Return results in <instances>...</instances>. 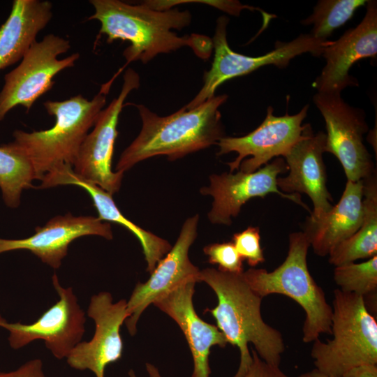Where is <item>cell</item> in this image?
<instances>
[{
    "mask_svg": "<svg viewBox=\"0 0 377 377\" xmlns=\"http://www.w3.org/2000/svg\"><path fill=\"white\" fill-rule=\"evenodd\" d=\"M95 12L88 20L100 22L99 34L107 42L115 40L130 43L123 52L126 64L135 61L147 64L159 54L170 53L189 46L202 59L209 58L212 40L208 36L191 34L179 36L172 29L181 30L191 22V13L178 8L158 10L144 2L131 5L119 0H91Z\"/></svg>",
    "mask_w": 377,
    "mask_h": 377,
    "instance_id": "1",
    "label": "cell"
},
{
    "mask_svg": "<svg viewBox=\"0 0 377 377\" xmlns=\"http://www.w3.org/2000/svg\"><path fill=\"white\" fill-rule=\"evenodd\" d=\"M199 281L206 283L218 300L214 308H207L204 312L214 317L228 343L239 349V365L233 377H244L253 362L249 343L263 360L279 367L285 350L282 335L263 320L260 310L263 298L251 290L242 273L206 268L200 270Z\"/></svg>",
    "mask_w": 377,
    "mask_h": 377,
    "instance_id": "2",
    "label": "cell"
},
{
    "mask_svg": "<svg viewBox=\"0 0 377 377\" xmlns=\"http://www.w3.org/2000/svg\"><path fill=\"white\" fill-rule=\"evenodd\" d=\"M228 99L226 94L214 96L198 106L161 117L142 104L135 105L142 120L135 139L121 153L117 172H124L136 163L156 156L175 161L216 145L224 137L219 110Z\"/></svg>",
    "mask_w": 377,
    "mask_h": 377,
    "instance_id": "3",
    "label": "cell"
},
{
    "mask_svg": "<svg viewBox=\"0 0 377 377\" xmlns=\"http://www.w3.org/2000/svg\"><path fill=\"white\" fill-rule=\"evenodd\" d=\"M109 89L102 86L90 101L81 94L62 101H47L44 107L55 117L52 128L31 133L13 132L12 142L31 162L36 179L41 180L60 165L73 166L82 142L105 105Z\"/></svg>",
    "mask_w": 377,
    "mask_h": 377,
    "instance_id": "4",
    "label": "cell"
},
{
    "mask_svg": "<svg viewBox=\"0 0 377 377\" xmlns=\"http://www.w3.org/2000/svg\"><path fill=\"white\" fill-rule=\"evenodd\" d=\"M309 246L304 232H293L289 236L288 255L274 270L251 267L242 272L249 286L262 298L272 294L283 295L304 309V343L313 342L323 333H332V308L309 271L306 258Z\"/></svg>",
    "mask_w": 377,
    "mask_h": 377,
    "instance_id": "5",
    "label": "cell"
},
{
    "mask_svg": "<svg viewBox=\"0 0 377 377\" xmlns=\"http://www.w3.org/2000/svg\"><path fill=\"white\" fill-rule=\"evenodd\" d=\"M331 334L333 339L313 341L311 356L315 369L331 377H341L362 364H377V322L357 294L334 290Z\"/></svg>",
    "mask_w": 377,
    "mask_h": 377,
    "instance_id": "6",
    "label": "cell"
},
{
    "mask_svg": "<svg viewBox=\"0 0 377 377\" xmlns=\"http://www.w3.org/2000/svg\"><path fill=\"white\" fill-rule=\"evenodd\" d=\"M229 19L223 15L216 20L212 38L214 59L210 69L204 73V84L198 94L185 105L194 108L214 96L216 89L226 81L247 75L260 67L274 65L280 68L286 67L295 57L309 52L320 57L323 49L332 40H321L310 34H300L289 42L277 41L274 49L265 54L249 57L235 52L227 40V25Z\"/></svg>",
    "mask_w": 377,
    "mask_h": 377,
    "instance_id": "7",
    "label": "cell"
},
{
    "mask_svg": "<svg viewBox=\"0 0 377 377\" xmlns=\"http://www.w3.org/2000/svg\"><path fill=\"white\" fill-rule=\"evenodd\" d=\"M70 48L68 40L52 34L31 46L20 64L4 77L0 91V121L17 105L29 110L37 99L52 89L57 74L75 66L80 57L77 52L57 58Z\"/></svg>",
    "mask_w": 377,
    "mask_h": 377,
    "instance_id": "8",
    "label": "cell"
},
{
    "mask_svg": "<svg viewBox=\"0 0 377 377\" xmlns=\"http://www.w3.org/2000/svg\"><path fill=\"white\" fill-rule=\"evenodd\" d=\"M313 101L325 122V152L339 161L347 181L362 180L376 172L363 142V135L368 131L364 111L346 103L341 94L317 92Z\"/></svg>",
    "mask_w": 377,
    "mask_h": 377,
    "instance_id": "9",
    "label": "cell"
},
{
    "mask_svg": "<svg viewBox=\"0 0 377 377\" xmlns=\"http://www.w3.org/2000/svg\"><path fill=\"white\" fill-rule=\"evenodd\" d=\"M59 300L34 323H8L0 318V327L9 332L11 348L19 349L41 339L57 359L66 358L81 341L84 333L85 313L71 288H64L56 274L52 278Z\"/></svg>",
    "mask_w": 377,
    "mask_h": 377,
    "instance_id": "10",
    "label": "cell"
},
{
    "mask_svg": "<svg viewBox=\"0 0 377 377\" xmlns=\"http://www.w3.org/2000/svg\"><path fill=\"white\" fill-rule=\"evenodd\" d=\"M140 86V77L132 68L124 75L119 96L100 112L91 132L82 142L73 166V172L111 195L119 191L124 172L112 170V159L119 114L124 101Z\"/></svg>",
    "mask_w": 377,
    "mask_h": 377,
    "instance_id": "11",
    "label": "cell"
},
{
    "mask_svg": "<svg viewBox=\"0 0 377 377\" xmlns=\"http://www.w3.org/2000/svg\"><path fill=\"white\" fill-rule=\"evenodd\" d=\"M309 105L297 114L276 117L269 106L262 124L254 131L242 137H223L216 145L218 156L235 151V159L227 164L230 172L240 168L244 172H253L265 165L273 158L284 156L300 140L304 129L303 120L307 115Z\"/></svg>",
    "mask_w": 377,
    "mask_h": 377,
    "instance_id": "12",
    "label": "cell"
},
{
    "mask_svg": "<svg viewBox=\"0 0 377 377\" xmlns=\"http://www.w3.org/2000/svg\"><path fill=\"white\" fill-rule=\"evenodd\" d=\"M287 170L284 159L277 157L253 172L239 170L235 174L223 172L210 175L209 186L200 190L202 195H211L214 199L207 214L209 221L214 224L229 226L232 218L239 214L242 207L248 200L255 197L264 198L270 193H276L293 201L311 213L298 193L286 194L279 189L278 175Z\"/></svg>",
    "mask_w": 377,
    "mask_h": 377,
    "instance_id": "13",
    "label": "cell"
},
{
    "mask_svg": "<svg viewBox=\"0 0 377 377\" xmlns=\"http://www.w3.org/2000/svg\"><path fill=\"white\" fill-rule=\"evenodd\" d=\"M198 221L196 214L184 221L175 244L158 262L148 280L135 286L127 301L128 317L125 320L131 336L135 334L140 317L149 305L185 281L198 282L200 269L190 260L188 251L197 237Z\"/></svg>",
    "mask_w": 377,
    "mask_h": 377,
    "instance_id": "14",
    "label": "cell"
},
{
    "mask_svg": "<svg viewBox=\"0 0 377 377\" xmlns=\"http://www.w3.org/2000/svg\"><path fill=\"white\" fill-rule=\"evenodd\" d=\"M87 315L94 320V334L90 341L77 343L66 361L75 369H88L96 377H105L107 365L122 356L120 328L128 317L127 301L114 303L110 293L100 292L91 297Z\"/></svg>",
    "mask_w": 377,
    "mask_h": 377,
    "instance_id": "15",
    "label": "cell"
},
{
    "mask_svg": "<svg viewBox=\"0 0 377 377\" xmlns=\"http://www.w3.org/2000/svg\"><path fill=\"white\" fill-rule=\"evenodd\" d=\"M326 134L314 133L311 125L305 124L302 138L283 157L288 175L277 178V186L286 194L305 193L312 201L310 217L318 219L332 207L333 199L326 186L327 176L323 154Z\"/></svg>",
    "mask_w": 377,
    "mask_h": 377,
    "instance_id": "16",
    "label": "cell"
},
{
    "mask_svg": "<svg viewBox=\"0 0 377 377\" xmlns=\"http://www.w3.org/2000/svg\"><path fill=\"white\" fill-rule=\"evenodd\" d=\"M377 55V3L367 2V11L361 22L348 29L338 40L323 49L326 64L313 87L319 93L341 94L348 87L358 86L349 70L357 61Z\"/></svg>",
    "mask_w": 377,
    "mask_h": 377,
    "instance_id": "17",
    "label": "cell"
},
{
    "mask_svg": "<svg viewBox=\"0 0 377 377\" xmlns=\"http://www.w3.org/2000/svg\"><path fill=\"white\" fill-rule=\"evenodd\" d=\"M84 235H98L112 239L111 226L92 216H74L70 213L57 216L44 226L36 227L35 233L29 237L21 239L0 238V253L28 250L43 263L57 269L66 256L71 242Z\"/></svg>",
    "mask_w": 377,
    "mask_h": 377,
    "instance_id": "18",
    "label": "cell"
},
{
    "mask_svg": "<svg viewBox=\"0 0 377 377\" xmlns=\"http://www.w3.org/2000/svg\"><path fill=\"white\" fill-rule=\"evenodd\" d=\"M195 283H181L153 304L173 319L184 333L193 357L191 377H209L212 347L224 348L228 342L216 325L204 321L197 314L193 303Z\"/></svg>",
    "mask_w": 377,
    "mask_h": 377,
    "instance_id": "19",
    "label": "cell"
},
{
    "mask_svg": "<svg viewBox=\"0 0 377 377\" xmlns=\"http://www.w3.org/2000/svg\"><path fill=\"white\" fill-rule=\"evenodd\" d=\"M40 181L41 184L38 187L41 188L73 184L87 191L92 198L100 220L121 224L138 238L147 263L148 272L151 273L158 262L171 249L172 246L167 240L140 228L126 219L117 207L112 199V195L75 174L72 165H60L45 175Z\"/></svg>",
    "mask_w": 377,
    "mask_h": 377,
    "instance_id": "20",
    "label": "cell"
},
{
    "mask_svg": "<svg viewBox=\"0 0 377 377\" xmlns=\"http://www.w3.org/2000/svg\"><path fill=\"white\" fill-rule=\"evenodd\" d=\"M363 182L347 181L339 201L321 217H307L304 233L315 253L329 255L338 244L349 238L363 219Z\"/></svg>",
    "mask_w": 377,
    "mask_h": 377,
    "instance_id": "21",
    "label": "cell"
},
{
    "mask_svg": "<svg viewBox=\"0 0 377 377\" xmlns=\"http://www.w3.org/2000/svg\"><path fill=\"white\" fill-rule=\"evenodd\" d=\"M52 4L43 0H15L0 27V71L20 60L52 17Z\"/></svg>",
    "mask_w": 377,
    "mask_h": 377,
    "instance_id": "22",
    "label": "cell"
},
{
    "mask_svg": "<svg viewBox=\"0 0 377 377\" xmlns=\"http://www.w3.org/2000/svg\"><path fill=\"white\" fill-rule=\"evenodd\" d=\"M362 182V223L353 235L338 244L330 252L329 263L335 267L377 256L376 172Z\"/></svg>",
    "mask_w": 377,
    "mask_h": 377,
    "instance_id": "23",
    "label": "cell"
},
{
    "mask_svg": "<svg viewBox=\"0 0 377 377\" xmlns=\"http://www.w3.org/2000/svg\"><path fill=\"white\" fill-rule=\"evenodd\" d=\"M35 179L31 162L12 142L0 146V188L7 206L18 207L22 191Z\"/></svg>",
    "mask_w": 377,
    "mask_h": 377,
    "instance_id": "24",
    "label": "cell"
},
{
    "mask_svg": "<svg viewBox=\"0 0 377 377\" xmlns=\"http://www.w3.org/2000/svg\"><path fill=\"white\" fill-rule=\"evenodd\" d=\"M367 2V0H320L314 6L312 14L302 20L301 24L312 25L309 34L325 41L335 29L348 22L355 11Z\"/></svg>",
    "mask_w": 377,
    "mask_h": 377,
    "instance_id": "25",
    "label": "cell"
},
{
    "mask_svg": "<svg viewBox=\"0 0 377 377\" xmlns=\"http://www.w3.org/2000/svg\"><path fill=\"white\" fill-rule=\"evenodd\" d=\"M334 280L343 292L357 294L364 298L374 294L377 290V256L363 263L336 266Z\"/></svg>",
    "mask_w": 377,
    "mask_h": 377,
    "instance_id": "26",
    "label": "cell"
},
{
    "mask_svg": "<svg viewBox=\"0 0 377 377\" xmlns=\"http://www.w3.org/2000/svg\"><path fill=\"white\" fill-rule=\"evenodd\" d=\"M203 251L209 263L219 265V270L233 274L243 272V260L232 242L208 244Z\"/></svg>",
    "mask_w": 377,
    "mask_h": 377,
    "instance_id": "27",
    "label": "cell"
},
{
    "mask_svg": "<svg viewBox=\"0 0 377 377\" xmlns=\"http://www.w3.org/2000/svg\"><path fill=\"white\" fill-rule=\"evenodd\" d=\"M260 239L259 228L252 226L234 234L232 238V242L239 255L242 260H246L251 267L265 261Z\"/></svg>",
    "mask_w": 377,
    "mask_h": 377,
    "instance_id": "28",
    "label": "cell"
},
{
    "mask_svg": "<svg viewBox=\"0 0 377 377\" xmlns=\"http://www.w3.org/2000/svg\"><path fill=\"white\" fill-rule=\"evenodd\" d=\"M253 362L244 377H292L283 372L279 367L263 360L254 349H251Z\"/></svg>",
    "mask_w": 377,
    "mask_h": 377,
    "instance_id": "29",
    "label": "cell"
},
{
    "mask_svg": "<svg viewBox=\"0 0 377 377\" xmlns=\"http://www.w3.org/2000/svg\"><path fill=\"white\" fill-rule=\"evenodd\" d=\"M0 377H47L40 359L29 360L18 369L9 372H0Z\"/></svg>",
    "mask_w": 377,
    "mask_h": 377,
    "instance_id": "30",
    "label": "cell"
},
{
    "mask_svg": "<svg viewBox=\"0 0 377 377\" xmlns=\"http://www.w3.org/2000/svg\"><path fill=\"white\" fill-rule=\"evenodd\" d=\"M341 377H377V364H362L353 367Z\"/></svg>",
    "mask_w": 377,
    "mask_h": 377,
    "instance_id": "31",
    "label": "cell"
},
{
    "mask_svg": "<svg viewBox=\"0 0 377 377\" xmlns=\"http://www.w3.org/2000/svg\"><path fill=\"white\" fill-rule=\"evenodd\" d=\"M145 366H146V370L147 371L149 377H163L161 375L158 368L155 367L154 364L149 362H147L145 364ZM128 375L129 377H138L133 369H131L128 371Z\"/></svg>",
    "mask_w": 377,
    "mask_h": 377,
    "instance_id": "32",
    "label": "cell"
},
{
    "mask_svg": "<svg viewBox=\"0 0 377 377\" xmlns=\"http://www.w3.org/2000/svg\"><path fill=\"white\" fill-rule=\"evenodd\" d=\"M298 377H331V376H329L319 371L316 369H313L311 371L300 374Z\"/></svg>",
    "mask_w": 377,
    "mask_h": 377,
    "instance_id": "33",
    "label": "cell"
}]
</instances>
